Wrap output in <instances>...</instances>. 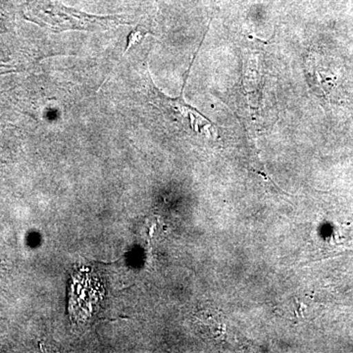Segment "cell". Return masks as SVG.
<instances>
[{
    "mask_svg": "<svg viewBox=\"0 0 353 353\" xmlns=\"http://www.w3.org/2000/svg\"><path fill=\"white\" fill-rule=\"evenodd\" d=\"M146 92H148L150 102L154 104L157 108L165 113L173 114L182 119L183 122H187L192 129L199 131L205 125H211V123L204 118L199 111L183 101V97L171 99L163 92H160L157 85L153 83L150 75H148V82H146Z\"/></svg>",
    "mask_w": 353,
    "mask_h": 353,
    "instance_id": "obj_1",
    "label": "cell"
}]
</instances>
